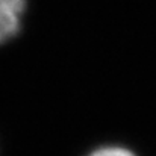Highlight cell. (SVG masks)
Here are the masks:
<instances>
[{
  "instance_id": "1",
  "label": "cell",
  "mask_w": 156,
  "mask_h": 156,
  "mask_svg": "<svg viewBox=\"0 0 156 156\" xmlns=\"http://www.w3.org/2000/svg\"><path fill=\"white\" fill-rule=\"evenodd\" d=\"M24 5L26 0H0V44L18 34Z\"/></svg>"
},
{
  "instance_id": "2",
  "label": "cell",
  "mask_w": 156,
  "mask_h": 156,
  "mask_svg": "<svg viewBox=\"0 0 156 156\" xmlns=\"http://www.w3.org/2000/svg\"><path fill=\"white\" fill-rule=\"evenodd\" d=\"M88 156H135L129 149L120 147V146H106L100 147L94 152H91Z\"/></svg>"
}]
</instances>
